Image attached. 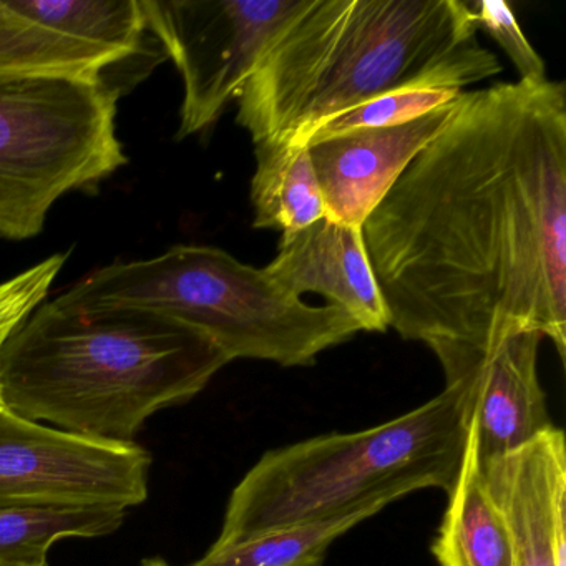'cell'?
Wrapping results in <instances>:
<instances>
[{"instance_id":"5","label":"cell","mask_w":566,"mask_h":566,"mask_svg":"<svg viewBox=\"0 0 566 566\" xmlns=\"http://www.w3.org/2000/svg\"><path fill=\"white\" fill-rule=\"evenodd\" d=\"M74 311L142 310L193 327L228 360L311 366L364 333L340 307L310 306L266 271L213 247L180 244L150 260L101 268L59 294Z\"/></svg>"},{"instance_id":"6","label":"cell","mask_w":566,"mask_h":566,"mask_svg":"<svg viewBox=\"0 0 566 566\" xmlns=\"http://www.w3.org/2000/svg\"><path fill=\"white\" fill-rule=\"evenodd\" d=\"M117 101L107 81L0 77V238L38 237L62 197L127 164Z\"/></svg>"},{"instance_id":"19","label":"cell","mask_w":566,"mask_h":566,"mask_svg":"<svg viewBox=\"0 0 566 566\" xmlns=\"http://www.w3.org/2000/svg\"><path fill=\"white\" fill-rule=\"evenodd\" d=\"M465 91L459 88H416L373 98L353 111L327 118L310 135V142L324 140L350 132L374 130V128L397 127L426 117L439 108L455 104Z\"/></svg>"},{"instance_id":"21","label":"cell","mask_w":566,"mask_h":566,"mask_svg":"<svg viewBox=\"0 0 566 566\" xmlns=\"http://www.w3.org/2000/svg\"><path fill=\"white\" fill-rule=\"evenodd\" d=\"M67 261V254H52L48 260L0 283V349L12 333L45 300Z\"/></svg>"},{"instance_id":"10","label":"cell","mask_w":566,"mask_h":566,"mask_svg":"<svg viewBox=\"0 0 566 566\" xmlns=\"http://www.w3.org/2000/svg\"><path fill=\"white\" fill-rule=\"evenodd\" d=\"M509 526L515 566L566 565V453L563 430L479 467Z\"/></svg>"},{"instance_id":"16","label":"cell","mask_w":566,"mask_h":566,"mask_svg":"<svg viewBox=\"0 0 566 566\" xmlns=\"http://www.w3.org/2000/svg\"><path fill=\"white\" fill-rule=\"evenodd\" d=\"M124 509L0 503V559L48 563L49 549L65 538H101L120 528Z\"/></svg>"},{"instance_id":"2","label":"cell","mask_w":566,"mask_h":566,"mask_svg":"<svg viewBox=\"0 0 566 566\" xmlns=\"http://www.w3.org/2000/svg\"><path fill=\"white\" fill-rule=\"evenodd\" d=\"M467 0H311L238 97L253 144H306L327 118L416 88H463L502 74Z\"/></svg>"},{"instance_id":"15","label":"cell","mask_w":566,"mask_h":566,"mask_svg":"<svg viewBox=\"0 0 566 566\" xmlns=\"http://www.w3.org/2000/svg\"><path fill=\"white\" fill-rule=\"evenodd\" d=\"M127 61L118 52L95 48L25 19L0 0V77L62 75L105 81V72Z\"/></svg>"},{"instance_id":"17","label":"cell","mask_w":566,"mask_h":566,"mask_svg":"<svg viewBox=\"0 0 566 566\" xmlns=\"http://www.w3.org/2000/svg\"><path fill=\"white\" fill-rule=\"evenodd\" d=\"M25 19L125 59L140 52L147 32L140 0H9Z\"/></svg>"},{"instance_id":"13","label":"cell","mask_w":566,"mask_h":566,"mask_svg":"<svg viewBox=\"0 0 566 566\" xmlns=\"http://www.w3.org/2000/svg\"><path fill=\"white\" fill-rule=\"evenodd\" d=\"M432 546L439 566H515L509 526L483 485L472 440Z\"/></svg>"},{"instance_id":"18","label":"cell","mask_w":566,"mask_h":566,"mask_svg":"<svg viewBox=\"0 0 566 566\" xmlns=\"http://www.w3.org/2000/svg\"><path fill=\"white\" fill-rule=\"evenodd\" d=\"M386 505L387 502L367 503L321 522L274 530L233 545H213L203 558L190 566H306L324 562L334 539Z\"/></svg>"},{"instance_id":"11","label":"cell","mask_w":566,"mask_h":566,"mask_svg":"<svg viewBox=\"0 0 566 566\" xmlns=\"http://www.w3.org/2000/svg\"><path fill=\"white\" fill-rule=\"evenodd\" d=\"M455 104L397 127L306 144L326 218L363 227L410 161L442 130Z\"/></svg>"},{"instance_id":"4","label":"cell","mask_w":566,"mask_h":566,"mask_svg":"<svg viewBox=\"0 0 566 566\" xmlns=\"http://www.w3.org/2000/svg\"><path fill=\"white\" fill-rule=\"evenodd\" d=\"M446 389L389 422L313 437L264 453L231 493L214 546L321 522L416 490L450 493L469 442L472 377L442 364Z\"/></svg>"},{"instance_id":"9","label":"cell","mask_w":566,"mask_h":566,"mask_svg":"<svg viewBox=\"0 0 566 566\" xmlns=\"http://www.w3.org/2000/svg\"><path fill=\"white\" fill-rule=\"evenodd\" d=\"M542 339L535 331H522L486 350L460 344L430 347L439 363L462 364L472 377L469 437L479 467L523 449L555 427L538 377Z\"/></svg>"},{"instance_id":"20","label":"cell","mask_w":566,"mask_h":566,"mask_svg":"<svg viewBox=\"0 0 566 566\" xmlns=\"http://www.w3.org/2000/svg\"><path fill=\"white\" fill-rule=\"evenodd\" d=\"M467 4L475 19L476 29L485 31L505 52L518 72L520 81L532 84L546 81L545 62L523 34L510 4L503 0H467Z\"/></svg>"},{"instance_id":"8","label":"cell","mask_w":566,"mask_h":566,"mask_svg":"<svg viewBox=\"0 0 566 566\" xmlns=\"http://www.w3.org/2000/svg\"><path fill=\"white\" fill-rule=\"evenodd\" d=\"M151 459L137 443L65 432L0 406V503L132 509Z\"/></svg>"},{"instance_id":"25","label":"cell","mask_w":566,"mask_h":566,"mask_svg":"<svg viewBox=\"0 0 566 566\" xmlns=\"http://www.w3.org/2000/svg\"><path fill=\"white\" fill-rule=\"evenodd\" d=\"M0 406H2V403H0Z\"/></svg>"},{"instance_id":"22","label":"cell","mask_w":566,"mask_h":566,"mask_svg":"<svg viewBox=\"0 0 566 566\" xmlns=\"http://www.w3.org/2000/svg\"><path fill=\"white\" fill-rule=\"evenodd\" d=\"M0 566H49V563H38V565H34V563L2 562L0 559Z\"/></svg>"},{"instance_id":"3","label":"cell","mask_w":566,"mask_h":566,"mask_svg":"<svg viewBox=\"0 0 566 566\" xmlns=\"http://www.w3.org/2000/svg\"><path fill=\"white\" fill-rule=\"evenodd\" d=\"M228 363L207 336L160 314L44 301L0 349V403L65 432L135 443L148 417L200 394Z\"/></svg>"},{"instance_id":"12","label":"cell","mask_w":566,"mask_h":566,"mask_svg":"<svg viewBox=\"0 0 566 566\" xmlns=\"http://www.w3.org/2000/svg\"><path fill=\"white\" fill-rule=\"evenodd\" d=\"M294 296L316 293L349 313L364 333L389 329L386 303L374 276L363 227H349L329 218L283 233L277 254L264 268Z\"/></svg>"},{"instance_id":"14","label":"cell","mask_w":566,"mask_h":566,"mask_svg":"<svg viewBox=\"0 0 566 566\" xmlns=\"http://www.w3.org/2000/svg\"><path fill=\"white\" fill-rule=\"evenodd\" d=\"M254 155L250 191L254 228L293 233L326 217L306 144L260 142Z\"/></svg>"},{"instance_id":"23","label":"cell","mask_w":566,"mask_h":566,"mask_svg":"<svg viewBox=\"0 0 566 566\" xmlns=\"http://www.w3.org/2000/svg\"><path fill=\"white\" fill-rule=\"evenodd\" d=\"M142 566H170L167 562H164V559H148V562H145Z\"/></svg>"},{"instance_id":"7","label":"cell","mask_w":566,"mask_h":566,"mask_svg":"<svg viewBox=\"0 0 566 566\" xmlns=\"http://www.w3.org/2000/svg\"><path fill=\"white\" fill-rule=\"evenodd\" d=\"M311 0H140L147 32L184 82L177 138L201 134L240 97Z\"/></svg>"},{"instance_id":"1","label":"cell","mask_w":566,"mask_h":566,"mask_svg":"<svg viewBox=\"0 0 566 566\" xmlns=\"http://www.w3.org/2000/svg\"><path fill=\"white\" fill-rule=\"evenodd\" d=\"M363 233L402 339L486 350L535 331L565 360V84L463 92Z\"/></svg>"},{"instance_id":"24","label":"cell","mask_w":566,"mask_h":566,"mask_svg":"<svg viewBox=\"0 0 566 566\" xmlns=\"http://www.w3.org/2000/svg\"><path fill=\"white\" fill-rule=\"evenodd\" d=\"M321 565H323V562L311 563V565H306V566H321Z\"/></svg>"}]
</instances>
